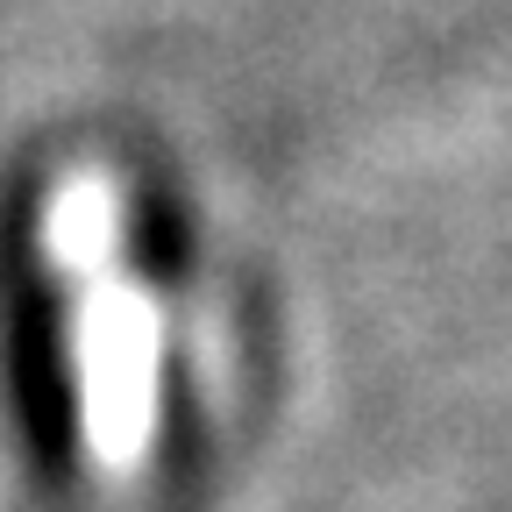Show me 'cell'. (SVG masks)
I'll return each mask as SVG.
<instances>
[{
    "instance_id": "cell-1",
    "label": "cell",
    "mask_w": 512,
    "mask_h": 512,
    "mask_svg": "<svg viewBox=\"0 0 512 512\" xmlns=\"http://www.w3.org/2000/svg\"><path fill=\"white\" fill-rule=\"evenodd\" d=\"M15 392H22V420L29 441L50 477L72 470L79 456V384H72V349H64V328L50 313L22 320V349H15Z\"/></svg>"
}]
</instances>
